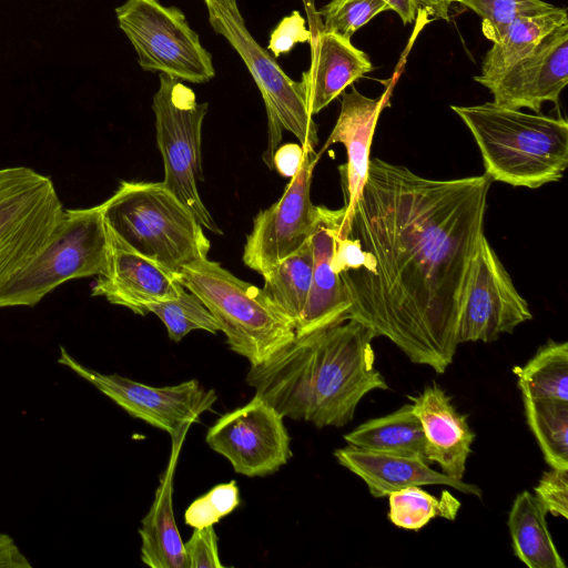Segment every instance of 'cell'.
I'll return each mask as SVG.
<instances>
[{"instance_id":"obj_1","label":"cell","mask_w":568,"mask_h":568,"mask_svg":"<svg viewBox=\"0 0 568 568\" xmlns=\"http://www.w3.org/2000/svg\"><path fill=\"white\" fill-rule=\"evenodd\" d=\"M491 182L486 174L433 180L371 159L336 237L332 265L351 301L348 320L438 374L458 346L459 307Z\"/></svg>"},{"instance_id":"obj_2","label":"cell","mask_w":568,"mask_h":568,"mask_svg":"<svg viewBox=\"0 0 568 568\" xmlns=\"http://www.w3.org/2000/svg\"><path fill=\"white\" fill-rule=\"evenodd\" d=\"M374 338L354 320L295 336L251 366L245 381L283 417L343 427L368 393L388 389L375 366Z\"/></svg>"},{"instance_id":"obj_3","label":"cell","mask_w":568,"mask_h":568,"mask_svg":"<svg viewBox=\"0 0 568 568\" xmlns=\"http://www.w3.org/2000/svg\"><path fill=\"white\" fill-rule=\"evenodd\" d=\"M450 109L471 132L491 181L538 189L561 180L568 165V122L494 102Z\"/></svg>"},{"instance_id":"obj_4","label":"cell","mask_w":568,"mask_h":568,"mask_svg":"<svg viewBox=\"0 0 568 568\" xmlns=\"http://www.w3.org/2000/svg\"><path fill=\"white\" fill-rule=\"evenodd\" d=\"M103 205L106 224L120 237L171 272L207 258L202 225L163 182L122 181Z\"/></svg>"},{"instance_id":"obj_5","label":"cell","mask_w":568,"mask_h":568,"mask_svg":"<svg viewBox=\"0 0 568 568\" xmlns=\"http://www.w3.org/2000/svg\"><path fill=\"white\" fill-rule=\"evenodd\" d=\"M178 278L213 314L229 347L251 366L295 337L288 320L261 288L236 277L220 263L203 258L183 267Z\"/></svg>"},{"instance_id":"obj_6","label":"cell","mask_w":568,"mask_h":568,"mask_svg":"<svg viewBox=\"0 0 568 568\" xmlns=\"http://www.w3.org/2000/svg\"><path fill=\"white\" fill-rule=\"evenodd\" d=\"M109 243L103 203L63 211L48 244L0 284V308L34 306L62 283L105 275Z\"/></svg>"},{"instance_id":"obj_7","label":"cell","mask_w":568,"mask_h":568,"mask_svg":"<svg viewBox=\"0 0 568 568\" xmlns=\"http://www.w3.org/2000/svg\"><path fill=\"white\" fill-rule=\"evenodd\" d=\"M213 30L224 37L243 60L264 101L267 145L263 161L273 169V154L284 131L295 135L304 150L315 152L317 124L310 114L300 81L291 79L246 28L237 0H203Z\"/></svg>"},{"instance_id":"obj_8","label":"cell","mask_w":568,"mask_h":568,"mask_svg":"<svg viewBox=\"0 0 568 568\" xmlns=\"http://www.w3.org/2000/svg\"><path fill=\"white\" fill-rule=\"evenodd\" d=\"M159 79L152 109L164 165L163 183L193 213L202 227L222 234L199 191V182L203 180L202 124L209 103H199L193 90L171 75L160 73Z\"/></svg>"},{"instance_id":"obj_9","label":"cell","mask_w":568,"mask_h":568,"mask_svg":"<svg viewBox=\"0 0 568 568\" xmlns=\"http://www.w3.org/2000/svg\"><path fill=\"white\" fill-rule=\"evenodd\" d=\"M115 14L143 70L191 83L214 78L211 53L178 7L159 0H126L115 8Z\"/></svg>"},{"instance_id":"obj_10","label":"cell","mask_w":568,"mask_h":568,"mask_svg":"<svg viewBox=\"0 0 568 568\" xmlns=\"http://www.w3.org/2000/svg\"><path fill=\"white\" fill-rule=\"evenodd\" d=\"M63 211L49 176L27 166L0 169V284L48 244Z\"/></svg>"},{"instance_id":"obj_11","label":"cell","mask_w":568,"mask_h":568,"mask_svg":"<svg viewBox=\"0 0 568 568\" xmlns=\"http://www.w3.org/2000/svg\"><path fill=\"white\" fill-rule=\"evenodd\" d=\"M58 362L95 386L130 416L166 432L171 437L200 422L201 415L211 410L217 399L214 389L204 388L196 379L154 387L118 374L99 373L80 364L62 346Z\"/></svg>"},{"instance_id":"obj_12","label":"cell","mask_w":568,"mask_h":568,"mask_svg":"<svg viewBox=\"0 0 568 568\" xmlns=\"http://www.w3.org/2000/svg\"><path fill=\"white\" fill-rule=\"evenodd\" d=\"M532 314L485 234L473 257L457 323L458 344L493 342Z\"/></svg>"},{"instance_id":"obj_13","label":"cell","mask_w":568,"mask_h":568,"mask_svg":"<svg viewBox=\"0 0 568 568\" xmlns=\"http://www.w3.org/2000/svg\"><path fill=\"white\" fill-rule=\"evenodd\" d=\"M283 416L254 395L245 405L222 415L209 429L205 442L225 457L235 473L266 476L292 457L291 437Z\"/></svg>"},{"instance_id":"obj_14","label":"cell","mask_w":568,"mask_h":568,"mask_svg":"<svg viewBox=\"0 0 568 568\" xmlns=\"http://www.w3.org/2000/svg\"><path fill=\"white\" fill-rule=\"evenodd\" d=\"M320 154L304 150L297 173L283 195L260 211L246 237L243 262L262 276L306 243L314 229L316 206L311 201V183Z\"/></svg>"},{"instance_id":"obj_15","label":"cell","mask_w":568,"mask_h":568,"mask_svg":"<svg viewBox=\"0 0 568 568\" xmlns=\"http://www.w3.org/2000/svg\"><path fill=\"white\" fill-rule=\"evenodd\" d=\"M106 233L108 272L98 276L92 296H103L141 316L150 313L151 305L179 297L184 286L178 274L139 253L108 224Z\"/></svg>"},{"instance_id":"obj_16","label":"cell","mask_w":568,"mask_h":568,"mask_svg":"<svg viewBox=\"0 0 568 568\" xmlns=\"http://www.w3.org/2000/svg\"><path fill=\"white\" fill-rule=\"evenodd\" d=\"M568 82V23L557 27L524 59L487 85L499 106L540 113L545 102L556 105Z\"/></svg>"},{"instance_id":"obj_17","label":"cell","mask_w":568,"mask_h":568,"mask_svg":"<svg viewBox=\"0 0 568 568\" xmlns=\"http://www.w3.org/2000/svg\"><path fill=\"white\" fill-rule=\"evenodd\" d=\"M310 30L311 64L300 84L307 110L313 116L326 108L357 79L371 72L366 53L351 40L323 29L314 0H303Z\"/></svg>"},{"instance_id":"obj_18","label":"cell","mask_w":568,"mask_h":568,"mask_svg":"<svg viewBox=\"0 0 568 568\" xmlns=\"http://www.w3.org/2000/svg\"><path fill=\"white\" fill-rule=\"evenodd\" d=\"M344 212V207L333 210L316 206V220L310 237L313 252L312 282L305 307L295 327V336L348 320L351 301L339 274L332 265Z\"/></svg>"},{"instance_id":"obj_19","label":"cell","mask_w":568,"mask_h":568,"mask_svg":"<svg viewBox=\"0 0 568 568\" xmlns=\"http://www.w3.org/2000/svg\"><path fill=\"white\" fill-rule=\"evenodd\" d=\"M388 101L387 93L377 99L363 95L355 88L343 92L341 112L320 155L331 145L342 143L347 161L338 168L345 196L342 221L352 215L368 174L371 146L378 116Z\"/></svg>"},{"instance_id":"obj_20","label":"cell","mask_w":568,"mask_h":568,"mask_svg":"<svg viewBox=\"0 0 568 568\" xmlns=\"http://www.w3.org/2000/svg\"><path fill=\"white\" fill-rule=\"evenodd\" d=\"M334 456L339 465L366 484L375 498L387 497L407 487L427 485H445L464 494L481 496L479 486L434 470L420 457L372 452L351 445L336 449Z\"/></svg>"},{"instance_id":"obj_21","label":"cell","mask_w":568,"mask_h":568,"mask_svg":"<svg viewBox=\"0 0 568 568\" xmlns=\"http://www.w3.org/2000/svg\"><path fill=\"white\" fill-rule=\"evenodd\" d=\"M408 399L423 427L429 464L436 463L444 474L463 480L475 438L467 416L456 409L450 396L436 384Z\"/></svg>"},{"instance_id":"obj_22","label":"cell","mask_w":568,"mask_h":568,"mask_svg":"<svg viewBox=\"0 0 568 568\" xmlns=\"http://www.w3.org/2000/svg\"><path fill=\"white\" fill-rule=\"evenodd\" d=\"M186 433L184 430L171 437L172 449L166 469L139 528L141 559L151 568H186L184 542L175 523L172 503L175 467Z\"/></svg>"},{"instance_id":"obj_23","label":"cell","mask_w":568,"mask_h":568,"mask_svg":"<svg viewBox=\"0 0 568 568\" xmlns=\"http://www.w3.org/2000/svg\"><path fill=\"white\" fill-rule=\"evenodd\" d=\"M565 23H568L567 10L554 4L518 17L501 38L493 42L484 57L481 73L474 77V80L487 88L508 68L531 53L551 31Z\"/></svg>"},{"instance_id":"obj_24","label":"cell","mask_w":568,"mask_h":568,"mask_svg":"<svg viewBox=\"0 0 568 568\" xmlns=\"http://www.w3.org/2000/svg\"><path fill=\"white\" fill-rule=\"evenodd\" d=\"M547 511L528 490L516 496L507 525L515 556L529 568H566L546 520Z\"/></svg>"},{"instance_id":"obj_25","label":"cell","mask_w":568,"mask_h":568,"mask_svg":"<svg viewBox=\"0 0 568 568\" xmlns=\"http://www.w3.org/2000/svg\"><path fill=\"white\" fill-rule=\"evenodd\" d=\"M344 439L347 445L362 449L416 456L428 462L426 438L412 403L358 425Z\"/></svg>"},{"instance_id":"obj_26","label":"cell","mask_w":568,"mask_h":568,"mask_svg":"<svg viewBox=\"0 0 568 568\" xmlns=\"http://www.w3.org/2000/svg\"><path fill=\"white\" fill-rule=\"evenodd\" d=\"M312 271L313 252L308 240L263 275V293L288 320L294 332L307 301Z\"/></svg>"},{"instance_id":"obj_27","label":"cell","mask_w":568,"mask_h":568,"mask_svg":"<svg viewBox=\"0 0 568 568\" xmlns=\"http://www.w3.org/2000/svg\"><path fill=\"white\" fill-rule=\"evenodd\" d=\"M523 398L568 403V343L548 341L513 368Z\"/></svg>"},{"instance_id":"obj_28","label":"cell","mask_w":568,"mask_h":568,"mask_svg":"<svg viewBox=\"0 0 568 568\" xmlns=\"http://www.w3.org/2000/svg\"><path fill=\"white\" fill-rule=\"evenodd\" d=\"M527 424L546 463L568 469V403L523 398Z\"/></svg>"},{"instance_id":"obj_29","label":"cell","mask_w":568,"mask_h":568,"mask_svg":"<svg viewBox=\"0 0 568 568\" xmlns=\"http://www.w3.org/2000/svg\"><path fill=\"white\" fill-rule=\"evenodd\" d=\"M388 519L396 527L418 530L432 519L440 517L454 520L460 509V501L448 490L434 496L420 486L407 487L388 496Z\"/></svg>"},{"instance_id":"obj_30","label":"cell","mask_w":568,"mask_h":568,"mask_svg":"<svg viewBox=\"0 0 568 568\" xmlns=\"http://www.w3.org/2000/svg\"><path fill=\"white\" fill-rule=\"evenodd\" d=\"M164 324L169 338L180 342L190 332L201 329L211 334L220 331V325L197 295L184 287L179 297L153 304L149 308Z\"/></svg>"},{"instance_id":"obj_31","label":"cell","mask_w":568,"mask_h":568,"mask_svg":"<svg viewBox=\"0 0 568 568\" xmlns=\"http://www.w3.org/2000/svg\"><path fill=\"white\" fill-rule=\"evenodd\" d=\"M460 3L481 18L484 36L493 42L498 41L518 17L551 6L544 0H462Z\"/></svg>"},{"instance_id":"obj_32","label":"cell","mask_w":568,"mask_h":568,"mask_svg":"<svg viewBox=\"0 0 568 568\" xmlns=\"http://www.w3.org/2000/svg\"><path fill=\"white\" fill-rule=\"evenodd\" d=\"M390 10L383 0H331L318 11L323 29L351 40L375 16Z\"/></svg>"},{"instance_id":"obj_33","label":"cell","mask_w":568,"mask_h":568,"mask_svg":"<svg viewBox=\"0 0 568 568\" xmlns=\"http://www.w3.org/2000/svg\"><path fill=\"white\" fill-rule=\"evenodd\" d=\"M240 503L235 480L215 485L190 504L184 514L185 524L193 528L213 526L235 510Z\"/></svg>"},{"instance_id":"obj_34","label":"cell","mask_w":568,"mask_h":568,"mask_svg":"<svg viewBox=\"0 0 568 568\" xmlns=\"http://www.w3.org/2000/svg\"><path fill=\"white\" fill-rule=\"evenodd\" d=\"M534 491L547 514L568 518V469L550 467L541 475Z\"/></svg>"},{"instance_id":"obj_35","label":"cell","mask_w":568,"mask_h":568,"mask_svg":"<svg viewBox=\"0 0 568 568\" xmlns=\"http://www.w3.org/2000/svg\"><path fill=\"white\" fill-rule=\"evenodd\" d=\"M186 568H224L220 560L217 536L213 526L194 528L184 544Z\"/></svg>"},{"instance_id":"obj_36","label":"cell","mask_w":568,"mask_h":568,"mask_svg":"<svg viewBox=\"0 0 568 568\" xmlns=\"http://www.w3.org/2000/svg\"><path fill=\"white\" fill-rule=\"evenodd\" d=\"M310 30L298 11L284 17L271 33L267 49L275 58L287 53L296 43L308 42Z\"/></svg>"},{"instance_id":"obj_37","label":"cell","mask_w":568,"mask_h":568,"mask_svg":"<svg viewBox=\"0 0 568 568\" xmlns=\"http://www.w3.org/2000/svg\"><path fill=\"white\" fill-rule=\"evenodd\" d=\"M304 149L297 143L278 145L273 154V169L285 178H293L300 170Z\"/></svg>"},{"instance_id":"obj_38","label":"cell","mask_w":568,"mask_h":568,"mask_svg":"<svg viewBox=\"0 0 568 568\" xmlns=\"http://www.w3.org/2000/svg\"><path fill=\"white\" fill-rule=\"evenodd\" d=\"M2 566L31 567L12 539L7 535L0 534V567Z\"/></svg>"},{"instance_id":"obj_39","label":"cell","mask_w":568,"mask_h":568,"mask_svg":"<svg viewBox=\"0 0 568 568\" xmlns=\"http://www.w3.org/2000/svg\"><path fill=\"white\" fill-rule=\"evenodd\" d=\"M418 9H424L429 16L435 19L448 20L449 8L454 2L462 0H415Z\"/></svg>"},{"instance_id":"obj_40","label":"cell","mask_w":568,"mask_h":568,"mask_svg":"<svg viewBox=\"0 0 568 568\" xmlns=\"http://www.w3.org/2000/svg\"><path fill=\"white\" fill-rule=\"evenodd\" d=\"M386 2L390 10H394L404 24L412 23L416 19L418 6L415 0H383Z\"/></svg>"}]
</instances>
